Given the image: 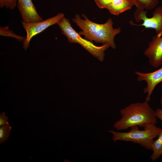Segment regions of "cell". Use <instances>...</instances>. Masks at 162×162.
<instances>
[{
	"label": "cell",
	"mask_w": 162,
	"mask_h": 162,
	"mask_svg": "<svg viewBox=\"0 0 162 162\" xmlns=\"http://www.w3.org/2000/svg\"><path fill=\"white\" fill-rule=\"evenodd\" d=\"M82 16L84 20L81 19L78 14L75 15L72 20L82 30L78 33L80 35H84L85 39L91 41H94L96 43L103 44H107L112 49L116 48L114 38L121 32V29L120 27L113 28L112 19L109 18L105 23L99 24L91 21L83 14Z\"/></svg>",
	"instance_id": "cell-1"
},
{
	"label": "cell",
	"mask_w": 162,
	"mask_h": 162,
	"mask_svg": "<svg viewBox=\"0 0 162 162\" xmlns=\"http://www.w3.org/2000/svg\"><path fill=\"white\" fill-rule=\"evenodd\" d=\"M121 118L116 122L113 127L118 130H126L146 124H156L157 118L148 101L131 103L120 110Z\"/></svg>",
	"instance_id": "cell-2"
},
{
	"label": "cell",
	"mask_w": 162,
	"mask_h": 162,
	"mask_svg": "<svg viewBox=\"0 0 162 162\" xmlns=\"http://www.w3.org/2000/svg\"><path fill=\"white\" fill-rule=\"evenodd\" d=\"M140 127H142L143 130H140L138 126H135L131 127L127 132H118L112 130L108 131L113 134L112 140L114 142L117 140L131 142L146 149L152 150L154 139L158 136L162 129L153 124H144Z\"/></svg>",
	"instance_id": "cell-3"
},
{
	"label": "cell",
	"mask_w": 162,
	"mask_h": 162,
	"mask_svg": "<svg viewBox=\"0 0 162 162\" xmlns=\"http://www.w3.org/2000/svg\"><path fill=\"white\" fill-rule=\"evenodd\" d=\"M57 25L61 29L62 34L67 38L70 43H77L81 45L91 54L100 62L104 59L105 51L110 47L107 44L101 46L94 45L91 41L82 38L72 27L69 20L64 17Z\"/></svg>",
	"instance_id": "cell-4"
},
{
	"label": "cell",
	"mask_w": 162,
	"mask_h": 162,
	"mask_svg": "<svg viewBox=\"0 0 162 162\" xmlns=\"http://www.w3.org/2000/svg\"><path fill=\"white\" fill-rule=\"evenodd\" d=\"M64 17V14L60 13L55 16L40 22L27 23L22 21V26L27 34L25 40L23 42L24 50H26L28 49L31 39L34 36L41 32L50 26L57 24Z\"/></svg>",
	"instance_id": "cell-5"
},
{
	"label": "cell",
	"mask_w": 162,
	"mask_h": 162,
	"mask_svg": "<svg viewBox=\"0 0 162 162\" xmlns=\"http://www.w3.org/2000/svg\"><path fill=\"white\" fill-rule=\"evenodd\" d=\"M147 11L144 10L136 9L134 13L135 19L137 22L141 20L143 22L140 24H136L132 21L131 25L144 26L145 29L152 28L154 29L157 34L160 36L162 35V5L155 8L152 17L147 16Z\"/></svg>",
	"instance_id": "cell-6"
},
{
	"label": "cell",
	"mask_w": 162,
	"mask_h": 162,
	"mask_svg": "<svg viewBox=\"0 0 162 162\" xmlns=\"http://www.w3.org/2000/svg\"><path fill=\"white\" fill-rule=\"evenodd\" d=\"M144 55L148 59L150 65L157 68L162 64V37L157 34L152 38Z\"/></svg>",
	"instance_id": "cell-7"
},
{
	"label": "cell",
	"mask_w": 162,
	"mask_h": 162,
	"mask_svg": "<svg viewBox=\"0 0 162 162\" xmlns=\"http://www.w3.org/2000/svg\"><path fill=\"white\" fill-rule=\"evenodd\" d=\"M135 73L138 76V81H144L147 83V87L144 89L143 92L145 94L147 93L145 100L149 101L154 88L162 82V67L156 71L149 73H144L137 71Z\"/></svg>",
	"instance_id": "cell-8"
},
{
	"label": "cell",
	"mask_w": 162,
	"mask_h": 162,
	"mask_svg": "<svg viewBox=\"0 0 162 162\" xmlns=\"http://www.w3.org/2000/svg\"><path fill=\"white\" fill-rule=\"evenodd\" d=\"M17 5L23 21L34 22L43 20L38 14L32 0H17Z\"/></svg>",
	"instance_id": "cell-9"
},
{
	"label": "cell",
	"mask_w": 162,
	"mask_h": 162,
	"mask_svg": "<svg viewBox=\"0 0 162 162\" xmlns=\"http://www.w3.org/2000/svg\"><path fill=\"white\" fill-rule=\"evenodd\" d=\"M134 5L132 0H113L108 5L106 9L111 14L118 15L130 9Z\"/></svg>",
	"instance_id": "cell-10"
},
{
	"label": "cell",
	"mask_w": 162,
	"mask_h": 162,
	"mask_svg": "<svg viewBox=\"0 0 162 162\" xmlns=\"http://www.w3.org/2000/svg\"><path fill=\"white\" fill-rule=\"evenodd\" d=\"M157 137L158 138L154 140L152 143L153 153L150 158L153 161L158 159L162 155V131Z\"/></svg>",
	"instance_id": "cell-11"
},
{
	"label": "cell",
	"mask_w": 162,
	"mask_h": 162,
	"mask_svg": "<svg viewBox=\"0 0 162 162\" xmlns=\"http://www.w3.org/2000/svg\"><path fill=\"white\" fill-rule=\"evenodd\" d=\"M137 9L152 10L158 4V0H132Z\"/></svg>",
	"instance_id": "cell-12"
},
{
	"label": "cell",
	"mask_w": 162,
	"mask_h": 162,
	"mask_svg": "<svg viewBox=\"0 0 162 162\" xmlns=\"http://www.w3.org/2000/svg\"><path fill=\"white\" fill-rule=\"evenodd\" d=\"M11 127L9 125L8 122H7L4 125L0 127V144L6 141L8 139L10 134V131Z\"/></svg>",
	"instance_id": "cell-13"
},
{
	"label": "cell",
	"mask_w": 162,
	"mask_h": 162,
	"mask_svg": "<svg viewBox=\"0 0 162 162\" xmlns=\"http://www.w3.org/2000/svg\"><path fill=\"white\" fill-rule=\"evenodd\" d=\"M0 35L5 36L12 37L16 38L18 41L23 42L25 37L17 35L13 31L10 30L8 27H0Z\"/></svg>",
	"instance_id": "cell-14"
},
{
	"label": "cell",
	"mask_w": 162,
	"mask_h": 162,
	"mask_svg": "<svg viewBox=\"0 0 162 162\" xmlns=\"http://www.w3.org/2000/svg\"><path fill=\"white\" fill-rule=\"evenodd\" d=\"M17 0H0V7H5L10 10L14 9L17 4Z\"/></svg>",
	"instance_id": "cell-15"
},
{
	"label": "cell",
	"mask_w": 162,
	"mask_h": 162,
	"mask_svg": "<svg viewBox=\"0 0 162 162\" xmlns=\"http://www.w3.org/2000/svg\"><path fill=\"white\" fill-rule=\"evenodd\" d=\"M113 0H94L95 2L98 6L101 9H106L108 5Z\"/></svg>",
	"instance_id": "cell-16"
},
{
	"label": "cell",
	"mask_w": 162,
	"mask_h": 162,
	"mask_svg": "<svg viewBox=\"0 0 162 162\" xmlns=\"http://www.w3.org/2000/svg\"><path fill=\"white\" fill-rule=\"evenodd\" d=\"M6 113L4 112H2L0 114V126L4 125L7 122L8 117L6 116Z\"/></svg>",
	"instance_id": "cell-17"
},
{
	"label": "cell",
	"mask_w": 162,
	"mask_h": 162,
	"mask_svg": "<svg viewBox=\"0 0 162 162\" xmlns=\"http://www.w3.org/2000/svg\"><path fill=\"white\" fill-rule=\"evenodd\" d=\"M155 114L157 118L162 121V109H156L155 110Z\"/></svg>",
	"instance_id": "cell-18"
},
{
	"label": "cell",
	"mask_w": 162,
	"mask_h": 162,
	"mask_svg": "<svg viewBox=\"0 0 162 162\" xmlns=\"http://www.w3.org/2000/svg\"><path fill=\"white\" fill-rule=\"evenodd\" d=\"M161 101H160V103L162 105V97H161L160 99Z\"/></svg>",
	"instance_id": "cell-19"
}]
</instances>
